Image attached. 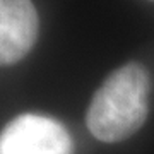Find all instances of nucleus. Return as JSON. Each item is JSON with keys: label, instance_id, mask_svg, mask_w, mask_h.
Listing matches in <instances>:
<instances>
[{"label": "nucleus", "instance_id": "f257e3e1", "mask_svg": "<svg viewBox=\"0 0 154 154\" xmlns=\"http://www.w3.org/2000/svg\"><path fill=\"white\" fill-rule=\"evenodd\" d=\"M151 75L139 62H128L106 77L91 98L86 125L101 142H122L140 130L149 115Z\"/></svg>", "mask_w": 154, "mask_h": 154}, {"label": "nucleus", "instance_id": "20e7f679", "mask_svg": "<svg viewBox=\"0 0 154 154\" xmlns=\"http://www.w3.org/2000/svg\"><path fill=\"white\" fill-rule=\"evenodd\" d=\"M151 2H154V0H151Z\"/></svg>", "mask_w": 154, "mask_h": 154}, {"label": "nucleus", "instance_id": "7ed1b4c3", "mask_svg": "<svg viewBox=\"0 0 154 154\" xmlns=\"http://www.w3.org/2000/svg\"><path fill=\"white\" fill-rule=\"evenodd\" d=\"M39 19L31 0H0V65H14L33 50Z\"/></svg>", "mask_w": 154, "mask_h": 154}, {"label": "nucleus", "instance_id": "f03ea898", "mask_svg": "<svg viewBox=\"0 0 154 154\" xmlns=\"http://www.w3.org/2000/svg\"><path fill=\"white\" fill-rule=\"evenodd\" d=\"M0 154H72V139L50 116H16L0 132Z\"/></svg>", "mask_w": 154, "mask_h": 154}]
</instances>
